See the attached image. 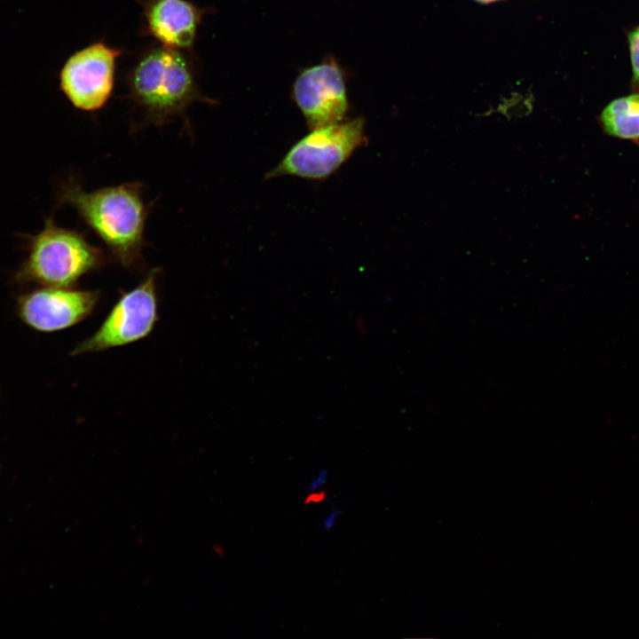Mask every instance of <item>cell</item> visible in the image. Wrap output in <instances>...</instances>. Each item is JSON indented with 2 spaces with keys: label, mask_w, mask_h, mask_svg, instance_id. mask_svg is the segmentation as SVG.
<instances>
[{
  "label": "cell",
  "mask_w": 639,
  "mask_h": 639,
  "mask_svg": "<svg viewBox=\"0 0 639 639\" xmlns=\"http://www.w3.org/2000/svg\"><path fill=\"white\" fill-rule=\"evenodd\" d=\"M59 205L76 210L122 266H142L144 230L148 209L142 185L132 182L86 191L75 177L65 180L57 193Z\"/></svg>",
  "instance_id": "6da1fadb"
},
{
  "label": "cell",
  "mask_w": 639,
  "mask_h": 639,
  "mask_svg": "<svg viewBox=\"0 0 639 639\" xmlns=\"http://www.w3.org/2000/svg\"><path fill=\"white\" fill-rule=\"evenodd\" d=\"M25 238L28 254L12 276L19 284L70 288L106 263L104 252L83 233L58 225L51 217L38 233Z\"/></svg>",
  "instance_id": "3957f363"
},
{
  "label": "cell",
  "mask_w": 639,
  "mask_h": 639,
  "mask_svg": "<svg viewBox=\"0 0 639 639\" xmlns=\"http://www.w3.org/2000/svg\"><path fill=\"white\" fill-rule=\"evenodd\" d=\"M476 1H478V2H481L484 4H487V3H492V2H495V1H499V0H476Z\"/></svg>",
  "instance_id": "9a60e30c"
},
{
  "label": "cell",
  "mask_w": 639,
  "mask_h": 639,
  "mask_svg": "<svg viewBox=\"0 0 639 639\" xmlns=\"http://www.w3.org/2000/svg\"><path fill=\"white\" fill-rule=\"evenodd\" d=\"M292 98L311 130L343 122L349 109L343 73L334 57L304 69Z\"/></svg>",
  "instance_id": "52a82bcc"
},
{
  "label": "cell",
  "mask_w": 639,
  "mask_h": 639,
  "mask_svg": "<svg viewBox=\"0 0 639 639\" xmlns=\"http://www.w3.org/2000/svg\"><path fill=\"white\" fill-rule=\"evenodd\" d=\"M340 513H341V510L334 509L333 512L331 514H329L327 516V517H326V519L323 522V526L326 531L330 530L331 528L334 527L335 521H336L337 515H339Z\"/></svg>",
  "instance_id": "5bb4252c"
},
{
  "label": "cell",
  "mask_w": 639,
  "mask_h": 639,
  "mask_svg": "<svg viewBox=\"0 0 639 639\" xmlns=\"http://www.w3.org/2000/svg\"><path fill=\"white\" fill-rule=\"evenodd\" d=\"M634 79L639 83V27L628 36Z\"/></svg>",
  "instance_id": "8fae6325"
},
{
  "label": "cell",
  "mask_w": 639,
  "mask_h": 639,
  "mask_svg": "<svg viewBox=\"0 0 639 639\" xmlns=\"http://www.w3.org/2000/svg\"><path fill=\"white\" fill-rule=\"evenodd\" d=\"M159 272L158 268L152 269L136 288L123 293L97 331L79 343L71 354L99 352L146 337L158 320Z\"/></svg>",
  "instance_id": "5b68a950"
},
{
  "label": "cell",
  "mask_w": 639,
  "mask_h": 639,
  "mask_svg": "<svg viewBox=\"0 0 639 639\" xmlns=\"http://www.w3.org/2000/svg\"><path fill=\"white\" fill-rule=\"evenodd\" d=\"M327 473L326 470H321L319 472V474L312 479V481L310 484V489L312 491L316 490L322 485H324L327 482Z\"/></svg>",
  "instance_id": "4fadbf2b"
},
{
  "label": "cell",
  "mask_w": 639,
  "mask_h": 639,
  "mask_svg": "<svg viewBox=\"0 0 639 639\" xmlns=\"http://www.w3.org/2000/svg\"><path fill=\"white\" fill-rule=\"evenodd\" d=\"M99 298L97 290L73 287H42L20 295L17 314L29 327L51 333L71 327L88 318Z\"/></svg>",
  "instance_id": "ba28073f"
},
{
  "label": "cell",
  "mask_w": 639,
  "mask_h": 639,
  "mask_svg": "<svg viewBox=\"0 0 639 639\" xmlns=\"http://www.w3.org/2000/svg\"><path fill=\"white\" fill-rule=\"evenodd\" d=\"M123 51L103 41L74 52L59 72V88L75 108L93 112L102 108L114 87L116 61Z\"/></svg>",
  "instance_id": "8992f818"
},
{
  "label": "cell",
  "mask_w": 639,
  "mask_h": 639,
  "mask_svg": "<svg viewBox=\"0 0 639 639\" xmlns=\"http://www.w3.org/2000/svg\"><path fill=\"white\" fill-rule=\"evenodd\" d=\"M365 141L363 117L312 129L289 148L265 178L292 176L309 180L326 179Z\"/></svg>",
  "instance_id": "277c9868"
},
{
  "label": "cell",
  "mask_w": 639,
  "mask_h": 639,
  "mask_svg": "<svg viewBox=\"0 0 639 639\" xmlns=\"http://www.w3.org/2000/svg\"><path fill=\"white\" fill-rule=\"evenodd\" d=\"M327 499V493L325 490H320L319 492H312L310 494L307 495L306 499L304 500V504L308 505L311 503H320Z\"/></svg>",
  "instance_id": "7c38bea8"
},
{
  "label": "cell",
  "mask_w": 639,
  "mask_h": 639,
  "mask_svg": "<svg viewBox=\"0 0 639 639\" xmlns=\"http://www.w3.org/2000/svg\"><path fill=\"white\" fill-rule=\"evenodd\" d=\"M127 85L129 99L149 124L184 116L194 101L212 103L201 93L189 57L162 45L142 53L128 73Z\"/></svg>",
  "instance_id": "7a4b0ae2"
},
{
  "label": "cell",
  "mask_w": 639,
  "mask_h": 639,
  "mask_svg": "<svg viewBox=\"0 0 639 639\" xmlns=\"http://www.w3.org/2000/svg\"><path fill=\"white\" fill-rule=\"evenodd\" d=\"M601 122L604 130L625 139L639 138V94L619 98L603 111Z\"/></svg>",
  "instance_id": "30bf717a"
},
{
  "label": "cell",
  "mask_w": 639,
  "mask_h": 639,
  "mask_svg": "<svg viewBox=\"0 0 639 639\" xmlns=\"http://www.w3.org/2000/svg\"><path fill=\"white\" fill-rule=\"evenodd\" d=\"M142 8V34L160 45L190 51L207 10L188 0H138Z\"/></svg>",
  "instance_id": "9c48e42d"
}]
</instances>
